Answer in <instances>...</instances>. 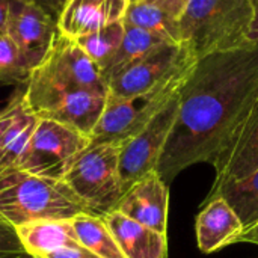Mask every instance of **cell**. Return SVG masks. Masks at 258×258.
Here are the masks:
<instances>
[{"label": "cell", "instance_id": "obj_1", "mask_svg": "<svg viewBox=\"0 0 258 258\" xmlns=\"http://www.w3.org/2000/svg\"><path fill=\"white\" fill-rule=\"evenodd\" d=\"M258 101V50L201 57L183 85L175 124L157 165L169 184L197 163H215Z\"/></svg>", "mask_w": 258, "mask_h": 258}, {"label": "cell", "instance_id": "obj_2", "mask_svg": "<svg viewBox=\"0 0 258 258\" xmlns=\"http://www.w3.org/2000/svg\"><path fill=\"white\" fill-rule=\"evenodd\" d=\"M254 0H187L178 20V38L200 60L245 44Z\"/></svg>", "mask_w": 258, "mask_h": 258}, {"label": "cell", "instance_id": "obj_3", "mask_svg": "<svg viewBox=\"0 0 258 258\" xmlns=\"http://www.w3.org/2000/svg\"><path fill=\"white\" fill-rule=\"evenodd\" d=\"M85 212L86 207L63 180L21 169L0 174V221L14 228L39 219H73Z\"/></svg>", "mask_w": 258, "mask_h": 258}, {"label": "cell", "instance_id": "obj_4", "mask_svg": "<svg viewBox=\"0 0 258 258\" xmlns=\"http://www.w3.org/2000/svg\"><path fill=\"white\" fill-rule=\"evenodd\" d=\"M119 147V144H91L63 177L88 213L104 216L115 210L124 195Z\"/></svg>", "mask_w": 258, "mask_h": 258}, {"label": "cell", "instance_id": "obj_5", "mask_svg": "<svg viewBox=\"0 0 258 258\" xmlns=\"http://www.w3.org/2000/svg\"><path fill=\"white\" fill-rule=\"evenodd\" d=\"M195 65L141 95L116 97L107 94L101 116L89 136L91 144L121 145L135 136L181 91Z\"/></svg>", "mask_w": 258, "mask_h": 258}, {"label": "cell", "instance_id": "obj_6", "mask_svg": "<svg viewBox=\"0 0 258 258\" xmlns=\"http://www.w3.org/2000/svg\"><path fill=\"white\" fill-rule=\"evenodd\" d=\"M107 94L68 88L32 71L24 86L29 109L44 119L57 121L91 136L106 104Z\"/></svg>", "mask_w": 258, "mask_h": 258}, {"label": "cell", "instance_id": "obj_7", "mask_svg": "<svg viewBox=\"0 0 258 258\" xmlns=\"http://www.w3.org/2000/svg\"><path fill=\"white\" fill-rule=\"evenodd\" d=\"M91 138L70 125L39 118L18 169L32 175L63 180Z\"/></svg>", "mask_w": 258, "mask_h": 258}, {"label": "cell", "instance_id": "obj_8", "mask_svg": "<svg viewBox=\"0 0 258 258\" xmlns=\"http://www.w3.org/2000/svg\"><path fill=\"white\" fill-rule=\"evenodd\" d=\"M180 94L181 91L142 130L121 144L119 175L124 192L139 178L157 171V165L177 119Z\"/></svg>", "mask_w": 258, "mask_h": 258}, {"label": "cell", "instance_id": "obj_9", "mask_svg": "<svg viewBox=\"0 0 258 258\" xmlns=\"http://www.w3.org/2000/svg\"><path fill=\"white\" fill-rule=\"evenodd\" d=\"M198 59L178 42H166L109 80L107 94L135 97L156 89L195 65Z\"/></svg>", "mask_w": 258, "mask_h": 258}, {"label": "cell", "instance_id": "obj_10", "mask_svg": "<svg viewBox=\"0 0 258 258\" xmlns=\"http://www.w3.org/2000/svg\"><path fill=\"white\" fill-rule=\"evenodd\" d=\"M33 73L68 88L107 94V83L98 65L82 50L76 39L59 30L48 53Z\"/></svg>", "mask_w": 258, "mask_h": 258}, {"label": "cell", "instance_id": "obj_11", "mask_svg": "<svg viewBox=\"0 0 258 258\" xmlns=\"http://www.w3.org/2000/svg\"><path fill=\"white\" fill-rule=\"evenodd\" d=\"M57 21L30 0H9L6 35L32 71L42 62L57 33Z\"/></svg>", "mask_w": 258, "mask_h": 258}, {"label": "cell", "instance_id": "obj_12", "mask_svg": "<svg viewBox=\"0 0 258 258\" xmlns=\"http://www.w3.org/2000/svg\"><path fill=\"white\" fill-rule=\"evenodd\" d=\"M215 181L207 198L213 197L224 186L240 181L258 169V101L231 138L228 145L219 153L213 163Z\"/></svg>", "mask_w": 258, "mask_h": 258}, {"label": "cell", "instance_id": "obj_13", "mask_svg": "<svg viewBox=\"0 0 258 258\" xmlns=\"http://www.w3.org/2000/svg\"><path fill=\"white\" fill-rule=\"evenodd\" d=\"M115 210L151 230L168 234V183L157 171L147 174L124 192Z\"/></svg>", "mask_w": 258, "mask_h": 258}, {"label": "cell", "instance_id": "obj_14", "mask_svg": "<svg viewBox=\"0 0 258 258\" xmlns=\"http://www.w3.org/2000/svg\"><path fill=\"white\" fill-rule=\"evenodd\" d=\"M38 121L24 100V88L20 86L0 110V174L18 169Z\"/></svg>", "mask_w": 258, "mask_h": 258}, {"label": "cell", "instance_id": "obj_15", "mask_svg": "<svg viewBox=\"0 0 258 258\" xmlns=\"http://www.w3.org/2000/svg\"><path fill=\"white\" fill-rule=\"evenodd\" d=\"M128 0H65L57 17L60 33L76 39L122 21Z\"/></svg>", "mask_w": 258, "mask_h": 258}, {"label": "cell", "instance_id": "obj_16", "mask_svg": "<svg viewBox=\"0 0 258 258\" xmlns=\"http://www.w3.org/2000/svg\"><path fill=\"white\" fill-rule=\"evenodd\" d=\"M245 227L222 197L204 201L195 222L197 245L201 252L212 254L239 242Z\"/></svg>", "mask_w": 258, "mask_h": 258}, {"label": "cell", "instance_id": "obj_17", "mask_svg": "<svg viewBox=\"0 0 258 258\" xmlns=\"http://www.w3.org/2000/svg\"><path fill=\"white\" fill-rule=\"evenodd\" d=\"M124 258H168V237L118 210L103 216Z\"/></svg>", "mask_w": 258, "mask_h": 258}, {"label": "cell", "instance_id": "obj_18", "mask_svg": "<svg viewBox=\"0 0 258 258\" xmlns=\"http://www.w3.org/2000/svg\"><path fill=\"white\" fill-rule=\"evenodd\" d=\"M181 0H138L127 8L124 23L163 36L168 41L180 42L178 20L183 14Z\"/></svg>", "mask_w": 258, "mask_h": 258}, {"label": "cell", "instance_id": "obj_19", "mask_svg": "<svg viewBox=\"0 0 258 258\" xmlns=\"http://www.w3.org/2000/svg\"><path fill=\"white\" fill-rule=\"evenodd\" d=\"M24 252L44 258L68 242L76 240L71 219H39L15 227Z\"/></svg>", "mask_w": 258, "mask_h": 258}, {"label": "cell", "instance_id": "obj_20", "mask_svg": "<svg viewBox=\"0 0 258 258\" xmlns=\"http://www.w3.org/2000/svg\"><path fill=\"white\" fill-rule=\"evenodd\" d=\"M166 42H172V41H168L157 33L125 24L124 38H122V42H121L116 54L101 71L106 83H109L110 79L118 76L121 71H124L130 65L136 63L138 60H141L142 57L150 54L154 48H157Z\"/></svg>", "mask_w": 258, "mask_h": 258}, {"label": "cell", "instance_id": "obj_21", "mask_svg": "<svg viewBox=\"0 0 258 258\" xmlns=\"http://www.w3.org/2000/svg\"><path fill=\"white\" fill-rule=\"evenodd\" d=\"M71 224L79 243L95 255L100 258H124L103 216L85 212L74 216Z\"/></svg>", "mask_w": 258, "mask_h": 258}, {"label": "cell", "instance_id": "obj_22", "mask_svg": "<svg viewBox=\"0 0 258 258\" xmlns=\"http://www.w3.org/2000/svg\"><path fill=\"white\" fill-rule=\"evenodd\" d=\"M215 197H222L227 200L240 218L245 230L251 228L258 222V169L240 181L224 186L213 197L206 198V201Z\"/></svg>", "mask_w": 258, "mask_h": 258}, {"label": "cell", "instance_id": "obj_23", "mask_svg": "<svg viewBox=\"0 0 258 258\" xmlns=\"http://www.w3.org/2000/svg\"><path fill=\"white\" fill-rule=\"evenodd\" d=\"M124 32H125V24L122 20L110 26H106L100 30H95L92 33L76 38V42L103 71L106 65L112 60V57L116 54L122 42Z\"/></svg>", "mask_w": 258, "mask_h": 258}, {"label": "cell", "instance_id": "obj_24", "mask_svg": "<svg viewBox=\"0 0 258 258\" xmlns=\"http://www.w3.org/2000/svg\"><path fill=\"white\" fill-rule=\"evenodd\" d=\"M32 76V68L23 59L14 41L0 33V85L26 86Z\"/></svg>", "mask_w": 258, "mask_h": 258}, {"label": "cell", "instance_id": "obj_25", "mask_svg": "<svg viewBox=\"0 0 258 258\" xmlns=\"http://www.w3.org/2000/svg\"><path fill=\"white\" fill-rule=\"evenodd\" d=\"M26 254L15 228L0 221V258H18Z\"/></svg>", "mask_w": 258, "mask_h": 258}, {"label": "cell", "instance_id": "obj_26", "mask_svg": "<svg viewBox=\"0 0 258 258\" xmlns=\"http://www.w3.org/2000/svg\"><path fill=\"white\" fill-rule=\"evenodd\" d=\"M44 258H100L95 255L94 252H91L89 249H86L83 245L79 243V240H73L65 243L63 246H60L59 249L50 252L48 255Z\"/></svg>", "mask_w": 258, "mask_h": 258}, {"label": "cell", "instance_id": "obj_27", "mask_svg": "<svg viewBox=\"0 0 258 258\" xmlns=\"http://www.w3.org/2000/svg\"><path fill=\"white\" fill-rule=\"evenodd\" d=\"M245 44L258 50V0H254V15L245 35Z\"/></svg>", "mask_w": 258, "mask_h": 258}, {"label": "cell", "instance_id": "obj_28", "mask_svg": "<svg viewBox=\"0 0 258 258\" xmlns=\"http://www.w3.org/2000/svg\"><path fill=\"white\" fill-rule=\"evenodd\" d=\"M33 3H36L38 6H41L48 15H51L56 21H57V17L63 8V3L65 0H30Z\"/></svg>", "mask_w": 258, "mask_h": 258}, {"label": "cell", "instance_id": "obj_29", "mask_svg": "<svg viewBox=\"0 0 258 258\" xmlns=\"http://www.w3.org/2000/svg\"><path fill=\"white\" fill-rule=\"evenodd\" d=\"M237 243H254V245H258V222L255 225H252L251 228L243 231V234L239 237Z\"/></svg>", "mask_w": 258, "mask_h": 258}, {"label": "cell", "instance_id": "obj_30", "mask_svg": "<svg viewBox=\"0 0 258 258\" xmlns=\"http://www.w3.org/2000/svg\"><path fill=\"white\" fill-rule=\"evenodd\" d=\"M8 12H9V0H0V33L6 32Z\"/></svg>", "mask_w": 258, "mask_h": 258}, {"label": "cell", "instance_id": "obj_31", "mask_svg": "<svg viewBox=\"0 0 258 258\" xmlns=\"http://www.w3.org/2000/svg\"><path fill=\"white\" fill-rule=\"evenodd\" d=\"M18 258H35V257H32V255H29V254H23V255H20Z\"/></svg>", "mask_w": 258, "mask_h": 258}, {"label": "cell", "instance_id": "obj_32", "mask_svg": "<svg viewBox=\"0 0 258 258\" xmlns=\"http://www.w3.org/2000/svg\"><path fill=\"white\" fill-rule=\"evenodd\" d=\"M181 2H183V3H184V5H186V2H187V0H181Z\"/></svg>", "mask_w": 258, "mask_h": 258}, {"label": "cell", "instance_id": "obj_33", "mask_svg": "<svg viewBox=\"0 0 258 258\" xmlns=\"http://www.w3.org/2000/svg\"><path fill=\"white\" fill-rule=\"evenodd\" d=\"M128 2H130V3H132V2H138V0H128Z\"/></svg>", "mask_w": 258, "mask_h": 258}]
</instances>
